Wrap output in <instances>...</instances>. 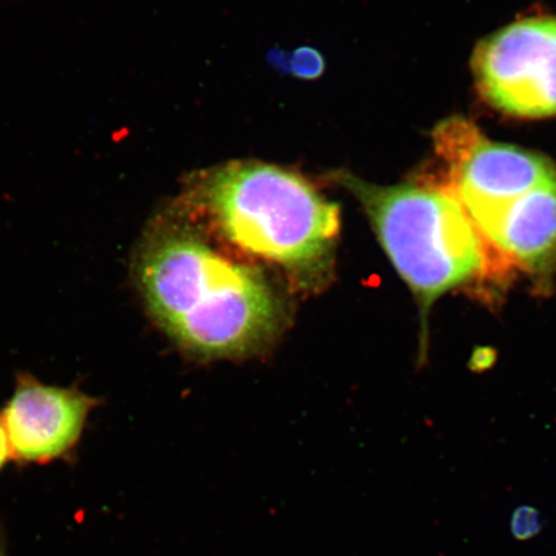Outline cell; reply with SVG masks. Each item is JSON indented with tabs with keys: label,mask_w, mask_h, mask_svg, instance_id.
Wrapping results in <instances>:
<instances>
[{
	"label": "cell",
	"mask_w": 556,
	"mask_h": 556,
	"mask_svg": "<svg viewBox=\"0 0 556 556\" xmlns=\"http://www.w3.org/2000/svg\"><path fill=\"white\" fill-rule=\"evenodd\" d=\"M131 277L157 328L199 356L256 351L281 323V303L258 269L227 258L170 222H156L144 235Z\"/></svg>",
	"instance_id": "cell-1"
},
{
	"label": "cell",
	"mask_w": 556,
	"mask_h": 556,
	"mask_svg": "<svg viewBox=\"0 0 556 556\" xmlns=\"http://www.w3.org/2000/svg\"><path fill=\"white\" fill-rule=\"evenodd\" d=\"M194 203L232 245L312 285L330 267L340 231L337 204L298 174L235 163L200 184Z\"/></svg>",
	"instance_id": "cell-2"
},
{
	"label": "cell",
	"mask_w": 556,
	"mask_h": 556,
	"mask_svg": "<svg viewBox=\"0 0 556 556\" xmlns=\"http://www.w3.org/2000/svg\"><path fill=\"white\" fill-rule=\"evenodd\" d=\"M363 205L382 250L413 291L424 324L438 299L485 278L504 264L448 186H377L345 179Z\"/></svg>",
	"instance_id": "cell-3"
},
{
	"label": "cell",
	"mask_w": 556,
	"mask_h": 556,
	"mask_svg": "<svg viewBox=\"0 0 556 556\" xmlns=\"http://www.w3.org/2000/svg\"><path fill=\"white\" fill-rule=\"evenodd\" d=\"M434 142L448 168V187L477 228L556 177L554 164L545 156L492 142L475 125L458 117L435 129Z\"/></svg>",
	"instance_id": "cell-4"
},
{
	"label": "cell",
	"mask_w": 556,
	"mask_h": 556,
	"mask_svg": "<svg viewBox=\"0 0 556 556\" xmlns=\"http://www.w3.org/2000/svg\"><path fill=\"white\" fill-rule=\"evenodd\" d=\"M472 72L493 108L520 117L556 115V18L518 21L477 47Z\"/></svg>",
	"instance_id": "cell-5"
},
{
	"label": "cell",
	"mask_w": 556,
	"mask_h": 556,
	"mask_svg": "<svg viewBox=\"0 0 556 556\" xmlns=\"http://www.w3.org/2000/svg\"><path fill=\"white\" fill-rule=\"evenodd\" d=\"M101 403L78 384L47 386L18 372L15 391L0 409L13 460L47 464L72 455Z\"/></svg>",
	"instance_id": "cell-6"
},
{
	"label": "cell",
	"mask_w": 556,
	"mask_h": 556,
	"mask_svg": "<svg viewBox=\"0 0 556 556\" xmlns=\"http://www.w3.org/2000/svg\"><path fill=\"white\" fill-rule=\"evenodd\" d=\"M505 268L546 277L556 268V177L478 228Z\"/></svg>",
	"instance_id": "cell-7"
},
{
	"label": "cell",
	"mask_w": 556,
	"mask_h": 556,
	"mask_svg": "<svg viewBox=\"0 0 556 556\" xmlns=\"http://www.w3.org/2000/svg\"><path fill=\"white\" fill-rule=\"evenodd\" d=\"M544 521L536 507L521 505L514 510L510 520V531L514 539L518 541H528L536 538L542 530Z\"/></svg>",
	"instance_id": "cell-8"
},
{
	"label": "cell",
	"mask_w": 556,
	"mask_h": 556,
	"mask_svg": "<svg viewBox=\"0 0 556 556\" xmlns=\"http://www.w3.org/2000/svg\"><path fill=\"white\" fill-rule=\"evenodd\" d=\"M290 73L302 79H316L324 72L325 62L319 52L312 48H301L285 62Z\"/></svg>",
	"instance_id": "cell-9"
},
{
	"label": "cell",
	"mask_w": 556,
	"mask_h": 556,
	"mask_svg": "<svg viewBox=\"0 0 556 556\" xmlns=\"http://www.w3.org/2000/svg\"><path fill=\"white\" fill-rule=\"evenodd\" d=\"M10 458H12V454L9 438H7L2 420H0V471L4 469Z\"/></svg>",
	"instance_id": "cell-10"
},
{
	"label": "cell",
	"mask_w": 556,
	"mask_h": 556,
	"mask_svg": "<svg viewBox=\"0 0 556 556\" xmlns=\"http://www.w3.org/2000/svg\"><path fill=\"white\" fill-rule=\"evenodd\" d=\"M0 556H7L4 534L0 532Z\"/></svg>",
	"instance_id": "cell-11"
}]
</instances>
